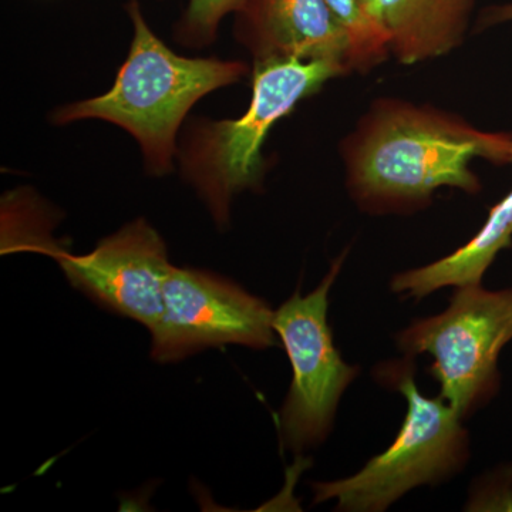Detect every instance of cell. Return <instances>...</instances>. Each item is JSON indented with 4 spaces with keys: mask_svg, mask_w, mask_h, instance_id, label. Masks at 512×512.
Returning a JSON list of instances; mask_svg holds the SVG:
<instances>
[{
    "mask_svg": "<svg viewBox=\"0 0 512 512\" xmlns=\"http://www.w3.org/2000/svg\"><path fill=\"white\" fill-rule=\"evenodd\" d=\"M474 158L512 164V136L487 133L431 107L397 100L375 104L345 148L348 185L370 211H399L429 202L437 188L474 194Z\"/></svg>",
    "mask_w": 512,
    "mask_h": 512,
    "instance_id": "cell-1",
    "label": "cell"
},
{
    "mask_svg": "<svg viewBox=\"0 0 512 512\" xmlns=\"http://www.w3.org/2000/svg\"><path fill=\"white\" fill-rule=\"evenodd\" d=\"M134 35L126 62L109 92L53 114L57 124L103 120L136 138L148 171L170 173L177 133L194 104L221 87L239 82L247 64L220 59H191L174 53L150 29L138 0L128 2Z\"/></svg>",
    "mask_w": 512,
    "mask_h": 512,
    "instance_id": "cell-2",
    "label": "cell"
},
{
    "mask_svg": "<svg viewBox=\"0 0 512 512\" xmlns=\"http://www.w3.org/2000/svg\"><path fill=\"white\" fill-rule=\"evenodd\" d=\"M345 73H349L345 66L330 60H255L251 103L245 114L192 127L180 151L181 168L218 227L228 225L238 192L261 185L266 167L262 147L272 127L299 101Z\"/></svg>",
    "mask_w": 512,
    "mask_h": 512,
    "instance_id": "cell-3",
    "label": "cell"
},
{
    "mask_svg": "<svg viewBox=\"0 0 512 512\" xmlns=\"http://www.w3.org/2000/svg\"><path fill=\"white\" fill-rule=\"evenodd\" d=\"M383 375L407 400V414L392 446L359 473L316 483L315 504L338 501L339 511L380 512L424 484H436L464 466L467 431L460 416L441 397L429 399L414 382L413 367H386Z\"/></svg>",
    "mask_w": 512,
    "mask_h": 512,
    "instance_id": "cell-4",
    "label": "cell"
},
{
    "mask_svg": "<svg viewBox=\"0 0 512 512\" xmlns=\"http://www.w3.org/2000/svg\"><path fill=\"white\" fill-rule=\"evenodd\" d=\"M511 340L512 288L487 291L480 285L461 286L446 311L416 320L397 336L407 355L433 357L430 373L440 397L461 417L493 396L498 357Z\"/></svg>",
    "mask_w": 512,
    "mask_h": 512,
    "instance_id": "cell-5",
    "label": "cell"
},
{
    "mask_svg": "<svg viewBox=\"0 0 512 512\" xmlns=\"http://www.w3.org/2000/svg\"><path fill=\"white\" fill-rule=\"evenodd\" d=\"M345 254L308 295L295 292L274 313V329L292 365V383L279 416L282 441L293 453L328 436L340 397L359 373L340 356L328 323L329 292Z\"/></svg>",
    "mask_w": 512,
    "mask_h": 512,
    "instance_id": "cell-6",
    "label": "cell"
},
{
    "mask_svg": "<svg viewBox=\"0 0 512 512\" xmlns=\"http://www.w3.org/2000/svg\"><path fill=\"white\" fill-rule=\"evenodd\" d=\"M274 313L235 282L173 266L165 281L163 315L150 330L151 357L175 363L225 345L272 348Z\"/></svg>",
    "mask_w": 512,
    "mask_h": 512,
    "instance_id": "cell-7",
    "label": "cell"
},
{
    "mask_svg": "<svg viewBox=\"0 0 512 512\" xmlns=\"http://www.w3.org/2000/svg\"><path fill=\"white\" fill-rule=\"evenodd\" d=\"M55 256L70 284L107 311L136 320L148 330L157 325L173 265L163 238L146 220L130 222L90 254L60 251Z\"/></svg>",
    "mask_w": 512,
    "mask_h": 512,
    "instance_id": "cell-8",
    "label": "cell"
},
{
    "mask_svg": "<svg viewBox=\"0 0 512 512\" xmlns=\"http://www.w3.org/2000/svg\"><path fill=\"white\" fill-rule=\"evenodd\" d=\"M235 15V35L254 60H330L350 72L348 40L326 0H244Z\"/></svg>",
    "mask_w": 512,
    "mask_h": 512,
    "instance_id": "cell-9",
    "label": "cell"
},
{
    "mask_svg": "<svg viewBox=\"0 0 512 512\" xmlns=\"http://www.w3.org/2000/svg\"><path fill=\"white\" fill-rule=\"evenodd\" d=\"M476 0H379L390 53L403 64L436 59L463 42Z\"/></svg>",
    "mask_w": 512,
    "mask_h": 512,
    "instance_id": "cell-10",
    "label": "cell"
},
{
    "mask_svg": "<svg viewBox=\"0 0 512 512\" xmlns=\"http://www.w3.org/2000/svg\"><path fill=\"white\" fill-rule=\"evenodd\" d=\"M512 242V190L491 208L483 228L453 254L396 275L393 292L421 299L446 286L480 285L495 256Z\"/></svg>",
    "mask_w": 512,
    "mask_h": 512,
    "instance_id": "cell-11",
    "label": "cell"
},
{
    "mask_svg": "<svg viewBox=\"0 0 512 512\" xmlns=\"http://www.w3.org/2000/svg\"><path fill=\"white\" fill-rule=\"evenodd\" d=\"M349 46L350 72H367L390 55V37L362 0H326Z\"/></svg>",
    "mask_w": 512,
    "mask_h": 512,
    "instance_id": "cell-12",
    "label": "cell"
},
{
    "mask_svg": "<svg viewBox=\"0 0 512 512\" xmlns=\"http://www.w3.org/2000/svg\"><path fill=\"white\" fill-rule=\"evenodd\" d=\"M244 0H190L180 23V36L192 45H207L215 39L222 19L237 13Z\"/></svg>",
    "mask_w": 512,
    "mask_h": 512,
    "instance_id": "cell-13",
    "label": "cell"
},
{
    "mask_svg": "<svg viewBox=\"0 0 512 512\" xmlns=\"http://www.w3.org/2000/svg\"><path fill=\"white\" fill-rule=\"evenodd\" d=\"M512 20V5L494 6L484 16V23L495 25V23L510 22Z\"/></svg>",
    "mask_w": 512,
    "mask_h": 512,
    "instance_id": "cell-14",
    "label": "cell"
},
{
    "mask_svg": "<svg viewBox=\"0 0 512 512\" xmlns=\"http://www.w3.org/2000/svg\"><path fill=\"white\" fill-rule=\"evenodd\" d=\"M363 6H365L367 12L373 16L376 20H379V0H362ZM382 23V22H380Z\"/></svg>",
    "mask_w": 512,
    "mask_h": 512,
    "instance_id": "cell-15",
    "label": "cell"
}]
</instances>
